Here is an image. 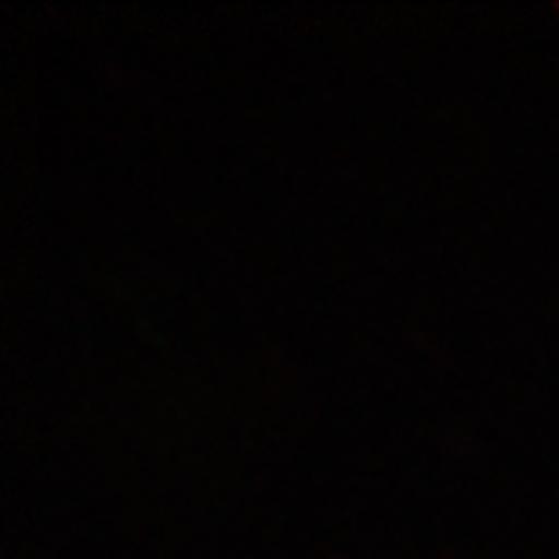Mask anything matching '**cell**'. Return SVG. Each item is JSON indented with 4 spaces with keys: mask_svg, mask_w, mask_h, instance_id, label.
Wrapping results in <instances>:
<instances>
[{
    "mask_svg": "<svg viewBox=\"0 0 559 559\" xmlns=\"http://www.w3.org/2000/svg\"><path fill=\"white\" fill-rule=\"evenodd\" d=\"M556 8H559V4H556Z\"/></svg>",
    "mask_w": 559,
    "mask_h": 559,
    "instance_id": "1",
    "label": "cell"
}]
</instances>
